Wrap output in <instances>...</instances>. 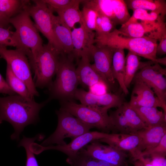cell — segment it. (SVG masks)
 I'll return each mask as SVG.
<instances>
[{
	"mask_svg": "<svg viewBox=\"0 0 166 166\" xmlns=\"http://www.w3.org/2000/svg\"><path fill=\"white\" fill-rule=\"evenodd\" d=\"M125 57L124 49H115L112 59V71L113 78L118 82L123 93H129L124 84L125 69Z\"/></svg>",
	"mask_w": 166,
	"mask_h": 166,
	"instance_id": "cell-23",
	"label": "cell"
},
{
	"mask_svg": "<svg viewBox=\"0 0 166 166\" xmlns=\"http://www.w3.org/2000/svg\"><path fill=\"white\" fill-rule=\"evenodd\" d=\"M124 84L127 89L129 88L133 79L138 70L144 67L156 62L152 61L146 62L140 61L139 56L128 51L125 57Z\"/></svg>",
	"mask_w": 166,
	"mask_h": 166,
	"instance_id": "cell-24",
	"label": "cell"
},
{
	"mask_svg": "<svg viewBox=\"0 0 166 166\" xmlns=\"http://www.w3.org/2000/svg\"><path fill=\"white\" fill-rule=\"evenodd\" d=\"M0 45L11 46L20 49L21 46L19 39L15 31L0 25Z\"/></svg>",
	"mask_w": 166,
	"mask_h": 166,
	"instance_id": "cell-35",
	"label": "cell"
},
{
	"mask_svg": "<svg viewBox=\"0 0 166 166\" xmlns=\"http://www.w3.org/2000/svg\"><path fill=\"white\" fill-rule=\"evenodd\" d=\"M60 108L71 113L84 123L109 133L114 129L108 111L78 104L73 101H61Z\"/></svg>",
	"mask_w": 166,
	"mask_h": 166,
	"instance_id": "cell-7",
	"label": "cell"
},
{
	"mask_svg": "<svg viewBox=\"0 0 166 166\" xmlns=\"http://www.w3.org/2000/svg\"><path fill=\"white\" fill-rule=\"evenodd\" d=\"M9 19L4 14L0 12V25L6 27L10 23Z\"/></svg>",
	"mask_w": 166,
	"mask_h": 166,
	"instance_id": "cell-46",
	"label": "cell"
},
{
	"mask_svg": "<svg viewBox=\"0 0 166 166\" xmlns=\"http://www.w3.org/2000/svg\"><path fill=\"white\" fill-rule=\"evenodd\" d=\"M132 15L124 24H128L136 21H156L165 20V14L155 11L141 9H136L133 11Z\"/></svg>",
	"mask_w": 166,
	"mask_h": 166,
	"instance_id": "cell-32",
	"label": "cell"
},
{
	"mask_svg": "<svg viewBox=\"0 0 166 166\" xmlns=\"http://www.w3.org/2000/svg\"><path fill=\"white\" fill-rule=\"evenodd\" d=\"M83 2L112 20L117 26L126 23L131 16L123 0H84Z\"/></svg>",
	"mask_w": 166,
	"mask_h": 166,
	"instance_id": "cell-12",
	"label": "cell"
},
{
	"mask_svg": "<svg viewBox=\"0 0 166 166\" xmlns=\"http://www.w3.org/2000/svg\"><path fill=\"white\" fill-rule=\"evenodd\" d=\"M152 155H157L166 156V134L163 137L160 142L157 145L147 151L141 152L136 159L140 156H145Z\"/></svg>",
	"mask_w": 166,
	"mask_h": 166,
	"instance_id": "cell-40",
	"label": "cell"
},
{
	"mask_svg": "<svg viewBox=\"0 0 166 166\" xmlns=\"http://www.w3.org/2000/svg\"><path fill=\"white\" fill-rule=\"evenodd\" d=\"M90 57L89 53H83L78 61L76 72L79 84L89 88L97 83H103L105 85L108 91L106 84L90 63Z\"/></svg>",
	"mask_w": 166,
	"mask_h": 166,
	"instance_id": "cell-20",
	"label": "cell"
},
{
	"mask_svg": "<svg viewBox=\"0 0 166 166\" xmlns=\"http://www.w3.org/2000/svg\"><path fill=\"white\" fill-rule=\"evenodd\" d=\"M42 137L41 135H39L32 138H27L24 136L20 141L19 144V146L23 147L26 151V166H38L34 153L30 149V145L32 142H34L36 140H40V139Z\"/></svg>",
	"mask_w": 166,
	"mask_h": 166,
	"instance_id": "cell-38",
	"label": "cell"
},
{
	"mask_svg": "<svg viewBox=\"0 0 166 166\" xmlns=\"http://www.w3.org/2000/svg\"><path fill=\"white\" fill-rule=\"evenodd\" d=\"M157 44L156 48V55H162L166 53V36L162 38Z\"/></svg>",
	"mask_w": 166,
	"mask_h": 166,
	"instance_id": "cell-44",
	"label": "cell"
},
{
	"mask_svg": "<svg viewBox=\"0 0 166 166\" xmlns=\"http://www.w3.org/2000/svg\"><path fill=\"white\" fill-rule=\"evenodd\" d=\"M130 106L136 112L147 127L166 125V114L157 108Z\"/></svg>",
	"mask_w": 166,
	"mask_h": 166,
	"instance_id": "cell-22",
	"label": "cell"
},
{
	"mask_svg": "<svg viewBox=\"0 0 166 166\" xmlns=\"http://www.w3.org/2000/svg\"><path fill=\"white\" fill-rule=\"evenodd\" d=\"M114 129L120 133L130 134L133 133L120 107L112 113L109 115Z\"/></svg>",
	"mask_w": 166,
	"mask_h": 166,
	"instance_id": "cell-33",
	"label": "cell"
},
{
	"mask_svg": "<svg viewBox=\"0 0 166 166\" xmlns=\"http://www.w3.org/2000/svg\"><path fill=\"white\" fill-rule=\"evenodd\" d=\"M2 122H1L0 121V124L2 123Z\"/></svg>",
	"mask_w": 166,
	"mask_h": 166,
	"instance_id": "cell-47",
	"label": "cell"
},
{
	"mask_svg": "<svg viewBox=\"0 0 166 166\" xmlns=\"http://www.w3.org/2000/svg\"><path fill=\"white\" fill-rule=\"evenodd\" d=\"M166 74V71L158 73L149 86L156 97L165 105H166V80L164 76Z\"/></svg>",
	"mask_w": 166,
	"mask_h": 166,
	"instance_id": "cell-34",
	"label": "cell"
},
{
	"mask_svg": "<svg viewBox=\"0 0 166 166\" xmlns=\"http://www.w3.org/2000/svg\"><path fill=\"white\" fill-rule=\"evenodd\" d=\"M29 2V0H0V12L10 18L22 11Z\"/></svg>",
	"mask_w": 166,
	"mask_h": 166,
	"instance_id": "cell-30",
	"label": "cell"
},
{
	"mask_svg": "<svg viewBox=\"0 0 166 166\" xmlns=\"http://www.w3.org/2000/svg\"><path fill=\"white\" fill-rule=\"evenodd\" d=\"M26 8L29 14L34 19V24L38 31L47 39L48 43L61 53H64L53 31L52 17L53 12L48 7L43 0H33Z\"/></svg>",
	"mask_w": 166,
	"mask_h": 166,
	"instance_id": "cell-9",
	"label": "cell"
},
{
	"mask_svg": "<svg viewBox=\"0 0 166 166\" xmlns=\"http://www.w3.org/2000/svg\"><path fill=\"white\" fill-rule=\"evenodd\" d=\"M95 43L117 49H126L139 56L166 65V57L157 58V40L147 37L132 38L121 34L118 29L110 33L95 37Z\"/></svg>",
	"mask_w": 166,
	"mask_h": 166,
	"instance_id": "cell-2",
	"label": "cell"
},
{
	"mask_svg": "<svg viewBox=\"0 0 166 166\" xmlns=\"http://www.w3.org/2000/svg\"><path fill=\"white\" fill-rule=\"evenodd\" d=\"M79 0H43L53 12L65 9L77 3Z\"/></svg>",
	"mask_w": 166,
	"mask_h": 166,
	"instance_id": "cell-39",
	"label": "cell"
},
{
	"mask_svg": "<svg viewBox=\"0 0 166 166\" xmlns=\"http://www.w3.org/2000/svg\"><path fill=\"white\" fill-rule=\"evenodd\" d=\"M72 55L60 54L55 80L49 87L48 99H57L61 101H73L79 84Z\"/></svg>",
	"mask_w": 166,
	"mask_h": 166,
	"instance_id": "cell-3",
	"label": "cell"
},
{
	"mask_svg": "<svg viewBox=\"0 0 166 166\" xmlns=\"http://www.w3.org/2000/svg\"><path fill=\"white\" fill-rule=\"evenodd\" d=\"M58 117L57 127L55 131L41 144L43 146L56 144H66L64 139L70 138L72 140L94 128L76 118L69 112L60 108L56 111Z\"/></svg>",
	"mask_w": 166,
	"mask_h": 166,
	"instance_id": "cell-6",
	"label": "cell"
},
{
	"mask_svg": "<svg viewBox=\"0 0 166 166\" xmlns=\"http://www.w3.org/2000/svg\"><path fill=\"white\" fill-rule=\"evenodd\" d=\"M132 162L133 166H153L143 156L139 157L132 160Z\"/></svg>",
	"mask_w": 166,
	"mask_h": 166,
	"instance_id": "cell-45",
	"label": "cell"
},
{
	"mask_svg": "<svg viewBox=\"0 0 166 166\" xmlns=\"http://www.w3.org/2000/svg\"><path fill=\"white\" fill-rule=\"evenodd\" d=\"M1 58H1V56H0V59Z\"/></svg>",
	"mask_w": 166,
	"mask_h": 166,
	"instance_id": "cell-48",
	"label": "cell"
},
{
	"mask_svg": "<svg viewBox=\"0 0 166 166\" xmlns=\"http://www.w3.org/2000/svg\"><path fill=\"white\" fill-rule=\"evenodd\" d=\"M6 81L12 89L17 94L29 99H34L25 83L15 76L7 65Z\"/></svg>",
	"mask_w": 166,
	"mask_h": 166,
	"instance_id": "cell-27",
	"label": "cell"
},
{
	"mask_svg": "<svg viewBox=\"0 0 166 166\" xmlns=\"http://www.w3.org/2000/svg\"><path fill=\"white\" fill-rule=\"evenodd\" d=\"M93 45L90 50V57L93 58L92 65L106 84L109 90L115 85L112 65L113 54L115 48L97 43Z\"/></svg>",
	"mask_w": 166,
	"mask_h": 166,
	"instance_id": "cell-11",
	"label": "cell"
},
{
	"mask_svg": "<svg viewBox=\"0 0 166 166\" xmlns=\"http://www.w3.org/2000/svg\"><path fill=\"white\" fill-rule=\"evenodd\" d=\"M89 92L96 95L104 94L108 91L107 86L104 83H99L94 85L89 88Z\"/></svg>",
	"mask_w": 166,
	"mask_h": 166,
	"instance_id": "cell-42",
	"label": "cell"
},
{
	"mask_svg": "<svg viewBox=\"0 0 166 166\" xmlns=\"http://www.w3.org/2000/svg\"><path fill=\"white\" fill-rule=\"evenodd\" d=\"M61 53L49 43L44 45L35 60L30 65L34 73L36 88L49 87L56 74Z\"/></svg>",
	"mask_w": 166,
	"mask_h": 166,
	"instance_id": "cell-5",
	"label": "cell"
},
{
	"mask_svg": "<svg viewBox=\"0 0 166 166\" xmlns=\"http://www.w3.org/2000/svg\"><path fill=\"white\" fill-rule=\"evenodd\" d=\"M164 71H166V69L163 68L159 63L151 64L139 70L135 74L132 82L141 81L149 87L152 81L157 74Z\"/></svg>",
	"mask_w": 166,
	"mask_h": 166,
	"instance_id": "cell-28",
	"label": "cell"
},
{
	"mask_svg": "<svg viewBox=\"0 0 166 166\" xmlns=\"http://www.w3.org/2000/svg\"><path fill=\"white\" fill-rule=\"evenodd\" d=\"M97 14L95 37L108 34L116 29V25L110 18L101 14Z\"/></svg>",
	"mask_w": 166,
	"mask_h": 166,
	"instance_id": "cell-37",
	"label": "cell"
},
{
	"mask_svg": "<svg viewBox=\"0 0 166 166\" xmlns=\"http://www.w3.org/2000/svg\"><path fill=\"white\" fill-rule=\"evenodd\" d=\"M134 133L138 136L140 141L136 150V157L141 152L152 149L159 143L166 134V125L147 127Z\"/></svg>",
	"mask_w": 166,
	"mask_h": 166,
	"instance_id": "cell-19",
	"label": "cell"
},
{
	"mask_svg": "<svg viewBox=\"0 0 166 166\" xmlns=\"http://www.w3.org/2000/svg\"><path fill=\"white\" fill-rule=\"evenodd\" d=\"M130 101L128 102L130 106L160 107L166 114V105L163 104L155 95L152 89L144 83L133 82Z\"/></svg>",
	"mask_w": 166,
	"mask_h": 166,
	"instance_id": "cell-16",
	"label": "cell"
},
{
	"mask_svg": "<svg viewBox=\"0 0 166 166\" xmlns=\"http://www.w3.org/2000/svg\"><path fill=\"white\" fill-rule=\"evenodd\" d=\"M49 101L48 99L38 103L17 94L0 97V121H7L13 126L11 139L19 140L24 128L38 121L40 111Z\"/></svg>",
	"mask_w": 166,
	"mask_h": 166,
	"instance_id": "cell-1",
	"label": "cell"
},
{
	"mask_svg": "<svg viewBox=\"0 0 166 166\" xmlns=\"http://www.w3.org/2000/svg\"><path fill=\"white\" fill-rule=\"evenodd\" d=\"M98 140L118 150L129 152L132 160L136 157V150L140 141L139 137L134 133H109L107 137Z\"/></svg>",
	"mask_w": 166,
	"mask_h": 166,
	"instance_id": "cell-17",
	"label": "cell"
},
{
	"mask_svg": "<svg viewBox=\"0 0 166 166\" xmlns=\"http://www.w3.org/2000/svg\"><path fill=\"white\" fill-rule=\"evenodd\" d=\"M86 152L93 158L104 161L115 166H128V156L125 152L118 150L109 145L94 141L84 147Z\"/></svg>",
	"mask_w": 166,
	"mask_h": 166,
	"instance_id": "cell-15",
	"label": "cell"
},
{
	"mask_svg": "<svg viewBox=\"0 0 166 166\" xmlns=\"http://www.w3.org/2000/svg\"><path fill=\"white\" fill-rule=\"evenodd\" d=\"M120 107L133 133L147 127L136 112L130 106L128 103L124 102Z\"/></svg>",
	"mask_w": 166,
	"mask_h": 166,
	"instance_id": "cell-31",
	"label": "cell"
},
{
	"mask_svg": "<svg viewBox=\"0 0 166 166\" xmlns=\"http://www.w3.org/2000/svg\"><path fill=\"white\" fill-rule=\"evenodd\" d=\"M52 23L54 34L63 53L71 54L73 50L71 30L63 23L57 16L53 14L52 17Z\"/></svg>",
	"mask_w": 166,
	"mask_h": 166,
	"instance_id": "cell-21",
	"label": "cell"
},
{
	"mask_svg": "<svg viewBox=\"0 0 166 166\" xmlns=\"http://www.w3.org/2000/svg\"><path fill=\"white\" fill-rule=\"evenodd\" d=\"M165 20L156 21H136L121 25L118 30L124 36L132 38L147 37L160 41L166 36Z\"/></svg>",
	"mask_w": 166,
	"mask_h": 166,
	"instance_id": "cell-10",
	"label": "cell"
},
{
	"mask_svg": "<svg viewBox=\"0 0 166 166\" xmlns=\"http://www.w3.org/2000/svg\"><path fill=\"white\" fill-rule=\"evenodd\" d=\"M0 56L5 60L14 75L25 83L31 94L33 97L39 96L26 54L19 49H8L6 47L0 45Z\"/></svg>",
	"mask_w": 166,
	"mask_h": 166,
	"instance_id": "cell-8",
	"label": "cell"
},
{
	"mask_svg": "<svg viewBox=\"0 0 166 166\" xmlns=\"http://www.w3.org/2000/svg\"><path fill=\"white\" fill-rule=\"evenodd\" d=\"M83 1L79 0L72 6L56 12L61 21L71 30L74 28V26L77 23H79L80 25L82 24L79 5Z\"/></svg>",
	"mask_w": 166,
	"mask_h": 166,
	"instance_id": "cell-25",
	"label": "cell"
},
{
	"mask_svg": "<svg viewBox=\"0 0 166 166\" xmlns=\"http://www.w3.org/2000/svg\"><path fill=\"white\" fill-rule=\"evenodd\" d=\"M0 93L9 95L16 94L10 88L6 80L0 73Z\"/></svg>",
	"mask_w": 166,
	"mask_h": 166,
	"instance_id": "cell-43",
	"label": "cell"
},
{
	"mask_svg": "<svg viewBox=\"0 0 166 166\" xmlns=\"http://www.w3.org/2000/svg\"><path fill=\"white\" fill-rule=\"evenodd\" d=\"M71 33L73 47L71 54L78 62L83 53H87L90 55L91 47L95 43V33L87 30L83 25L74 28Z\"/></svg>",
	"mask_w": 166,
	"mask_h": 166,
	"instance_id": "cell-18",
	"label": "cell"
},
{
	"mask_svg": "<svg viewBox=\"0 0 166 166\" xmlns=\"http://www.w3.org/2000/svg\"><path fill=\"white\" fill-rule=\"evenodd\" d=\"M128 8L133 11L136 9L166 14V1L164 0H124Z\"/></svg>",
	"mask_w": 166,
	"mask_h": 166,
	"instance_id": "cell-26",
	"label": "cell"
},
{
	"mask_svg": "<svg viewBox=\"0 0 166 166\" xmlns=\"http://www.w3.org/2000/svg\"><path fill=\"white\" fill-rule=\"evenodd\" d=\"M66 161L72 166H107L110 164L89 156L84 147L77 152L73 158Z\"/></svg>",
	"mask_w": 166,
	"mask_h": 166,
	"instance_id": "cell-29",
	"label": "cell"
},
{
	"mask_svg": "<svg viewBox=\"0 0 166 166\" xmlns=\"http://www.w3.org/2000/svg\"><path fill=\"white\" fill-rule=\"evenodd\" d=\"M109 134V133L96 131H89L73 139L69 144L64 145H50L47 146L39 145L38 150L40 153L47 150H55L60 151L67 156L66 160L67 161L73 158L80 150L89 143L105 138Z\"/></svg>",
	"mask_w": 166,
	"mask_h": 166,
	"instance_id": "cell-14",
	"label": "cell"
},
{
	"mask_svg": "<svg viewBox=\"0 0 166 166\" xmlns=\"http://www.w3.org/2000/svg\"><path fill=\"white\" fill-rule=\"evenodd\" d=\"M144 157L153 166H166L165 157L157 155H152Z\"/></svg>",
	"mask_w": 166,
	"mask_h": 166,
	"instance_id": "cell-41",
	"label": "cell"
},
{
	"mask_svg": "<svg viewBox=\"0 0 166 166\" xmlns=\"http://www.w3.org/2000/svg\"><path fill=\"white\" fill-rule=\"evenodd\" d=\"M81 12L82 24L88 30H95L97 13L93 9L83 2Z\"/></svg>",
	"mask_w": 166,
	"mask_h": 166,
	"instance_id": "cell-36",
	"label": "cell"
},
{
	"mask_svg": "<svg viewBox=\"0 0 166 166\" xmlns=\"http://www.w3.org/2000/svg\"><path fill=\"white\" fill-rule=\"evenodd\" d=\"M74 98L82 105L107 111L111 108H118L125 102L120 95L108 93L97 95L81 89H77Z\"/></svg>",
	"mask_w": 166,
	"mask_h": 166,
	"instance_id": "cell-13",
	"label": "cell"
},
{
	"mask_svg": "<svg viewBox=\"0 0 166 166\" xmlns=\"http://www.w3.org/2000/svg\"><path fill=\"white\" fill-rule=\"evenodd\" d=\"M27 4L20 13L10 18L9 23L15 29L21 46L20 50L26 54L30 65L35 60L44 44L27 11Z\"/></svg>",
	"mask_w": 166,
	"mask_h": 166,
	"instance_id": "cell-4",
	"label": "cell"
}]
</instances>
